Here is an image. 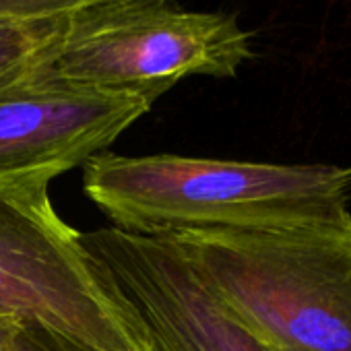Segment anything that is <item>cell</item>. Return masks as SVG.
I'll return each instance as SVG.
<instances>
[{"instance_id": "cell-3", "label": "cell", "mask_w": 351, "mask_h": 351, "mask_svg": "<svg viewBox=\"0 0 351 351\" xmlns=\"http://www.w3.org/2000/svg\"><path fill=\"white\" fill-rule=\"evenodd\" d=\"M50 173L0 182V314L97 351H151L134 310L52 205Z\"/></svg>"}, {"instance_id": "cell-1", "label": "cell", "mask_w": 351, "mask_h": 351, "mask_svg": "<svg viewBox=\"0 0 351 351\" xmlns=\"http://www.w3.org/2000/svg\"><path fill=\"white\" fill-rule=\"evenodd\" d=\"M83 193L126 234L351 226V165L263 163L101 151Z\"/></svg>"}, {"instance_id": "cell-8", "label": "cell", "mask_w": 351, "mask_h": 351, "mask_svg": "<svg viewBox=\"0 0 351 351\" xmlns=\"http://www.w3.org/2000/svg\"><path fill=\"white\" fill-rule=\"evenodd\" d=\"M9 351H97L40 322L19 320Z\"/></svg>"}, {"instance_id": "cell-5", "label": "cell", "mask_w": 351, "mask_h": 351, "mask_svg": "<svg viewBox=\"0 0 351 351\" xmlns=\"http://www.w3.org/2000/svg\"><path fill=\"white\" fill-rule=\"evenodd\" d=\"M108 281L134 310L151 351H269L167 238L116 228L81 232Z\"/></svg>"}, {"instance_id": "cell-10", "label": "cell", "mask_w": 351, "mask_h": 351, "mask_svg": "<svg viewBox=\"0 0 351 351\" xmlns=\"http://www.w3.org/2000/svg\"><path fill=\"white\" fill-rule=\"evenodd\" d=\"M17 324H19V320L0 314V351H9V343L13 339Z\"/></svg>"}, {"instance_id": "cell-4", "label": "cell", "mask_w": 351, "mask_h": 351, "mask_svg": "<svg viewBox=\"0 0 351 351\" xmlns=\"http://www.w3.org/2000/svg\"><path fill=\"white\" fill-rule=\"evenodd\" d=\"M250 58L252 34L236 15L176 0H95L64 17L52 71L155 104L189 77L232 79Z\"/></svg>"}, {"instance_id": "cell-9", "label": "cell", "mask_w": 351, "mask_h": 351, "mask_svg": "<svg viewBox=\"0 0 351 351\" xmlns=\"http://www.w3.org/2000/svg\"><path fill=\"white\" fill-rule=\"evenodd\" d=\"M91 3L95 0H0V21L62 17Z\"/></svg>"}, {"instance_id": "cell-11", "label": "cell", "mask_w": 351, "mask_h": 351, "mask_svg": "<svg viewBox=\"0 0 351 351\" xmlns=\"http://www.w3.org/2000/svg\"><path fill=\"white\" fill-rule=\"evenodd\" d=\"M263 343V341H261ZM269 351H298V349H291V347H285V345H279V343H263Z\"/></svg>"}, {"instance_id": "cell-7", "label": "cell", "mask_w": 351, "mask_h": 351, "mask_svg": "<svg viewBox=\"0 0 351 351\" xmlns=\"http://www.w3.org/2000/svg\"><path fill=\"white\" fill-rule=\"evenodd\" d=\"M64 17L0 21V87L52 64Z\"/></svg>"}, {"instance_id": "cell-2", "label": "cell", "mask_w": 351, "mask_h": 351, "mask_svg": "<svg viewBox=\"0 0 351 351\" xmlns=\"http://www.w3.org/2000/svg\"><path fill=\"white\" fill-rule=\"evenodd\" d=\"M258 341L351 351V226L167 236Z\"/></svg>"}, {"instance_id": "cell-6", "label": "cell", "mask_w": 351, "mask_h": 351, "mask_svg": "<svg viewBox=\"0 0 351 351\" xmlns=\"http://www.w3.org/2000/svg\"><path fill=\"white\" fill-rule=\"evenodd\" d=\"M153 104L58 77L52 64L0 87V182L60 176L108 149Z\"/></svg>"}]
</instances>
